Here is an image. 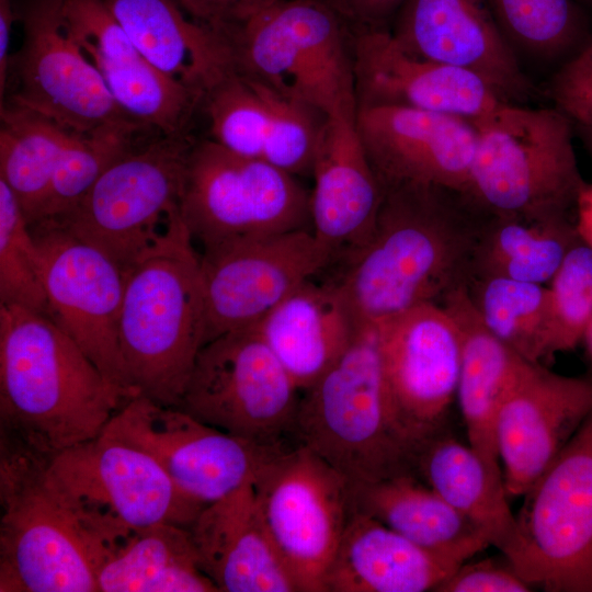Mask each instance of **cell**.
<instances>
[{"instance_id": "cell-37", "label": "cell", "mask_w": 592, "mask_h": 592, "mask_svg": "<svg viewBox=\"0 0 592 592\" xmlns=\"http://www.w3.org/2000/svg\"><path fill=\"white\" fill-rule=\"evenodd\" d=\"M502 34L520 58L557 68L592 39L574 0H486Z\"/></svg>"}, {"instance_id": "cell-23", "label": "cell", "mask_w": 592, "mask_h": 592, "mask_svg": "<svg viewBox=\"0 0 592 592\" xmlns=\"http://www.w3.org/2000/svg\"><path fill=\"white\" fill-rule=\"evenodd\" d=\"M357 107L398 105L480 119L503 101L478 76L406 52L386 29L351 42Z\"/></svg>"}, {"instance_id": "cell-40", "label": "cell", "mask_w": 592, "mask_h": 592, "mask_svg": "<svg viewBox=\"0 0 592 592\" xmlns=\"http://www.w3.org/2000/svg\"><path fill=\"white\" fill-rule=\"evenodd\" d=\"M547 286L550 357L576 349L592 318V248L579 238Z\"/></svg>"}, {"instance_id": "cell-3", "label": "cell", "mask_w": 592, "mask_h": 592, "mask_svg": "<svg viewBox=\"0 0 592 592\" xmlns=\"http://www.w3.org/2000/svg\"><path fill=\"white\" fill-rule=\"evenodd\" d=\"M118 334L132 387L179 407L205 342L200 257L185 225L124 273Z\"/></svg>"}, {"instance_id": "cell-32", "label": "cell", "mask_w": 592, "mask_h": 592, "mask_svg": "<svg viewBox=\"0 0 592 592\" xmlns=\"http://www.w3.org/2000/svg\"><path fill=\"white\" fill-rule=\"evenodd\" d=\"M99 592H218L202 571L189 527L136 528L96 573Z\"/></svg>"}, {"instance_id": "cell-24", "label": "cell", "mask_w": 592, "mask_h": 592, "mask_svg": "<svg viewBox=\"0 0 592 592\" xmlns=\"http://www.w3.org/2000/svg\"><path fill=\"white\" fill-rule=\"evenodd\" d=\"M355 118L327 116L311 170V231L339 269L368 241L383 198Z\"/></svg>"}, {"instance_id": "cell-9", "label": "cell", "mask_w": 592, "mask_h": 592, "mask_svg": "<svg viewBox=\"0 0 592 592\" xmlns=\"http://www.w3.org/2000/svg\"><path fill=\"white\" fill-rule=\"evenodd\" d=\"M264 160L238 155L213 139L194 143L185 166L180 209L203 250L311 229L310 193Z\"/></svg>"}, {"instance_id": "cell-14", "label": "cell", "mask_w": 592, "mask_h": 592, "mask_svg": "<svg viewBox=\"0 0 592 592\" xmlns=\"http://www.w3.org/2000/svg\"><path fill=\"white\" fill-rule=\"evenodd\" d=\"M102 433L147 453L184 494L203 505L253 481L285 446L238 437L141 395L128 400Z\"/></svg>"}, {"instance_id": "cell-12", "label": "cell", "mask_w": 592, "mask_h": 592, "mask_svg": "<svg viewBox=\"0 0 592 592\" xmlns=\"http://www.w3.org/2000/svg\"><path fill=\"white\" fill-rule=\"evenodd\" d=\"M522 497L516 571L547 592H592V411Z\"/></svg>"}, {"instance_id": "cell-45", "label": "cell", "mask_w": 592, "mask_h": 592, "mask_svg": "<svg viewBox=\"0 0 592 592\" xmlns=\"http://www.w3.org/2000/svg\"><path fill=\"white\" fill-rule=\"evenodd\" d=\"M357 31L385 29L405 0H320Z\"/></svg>"}, {"instance_id": "cell-36", "label": "cell", "mask_w": 592, "mask_h": 592, "mask_svg": "<svg viewBox=\"0 0 592 592\" xmlns=\"http://www.w3.org/2000/svg\"><path fill=\"white\" fill-rule=\"evenodd\" d=\"M466 288L477 315L493 335L528 361L548 358L547 285L485 276L470 278Z\"/></svg>"}, {"instance_id": "cell-17", "label": "cell", "mask_w": 592, "mask_h": 592, "mask_svg": "<svg viewBox=\"0 0 592 592\" xmlns=\"http://www.w3.org/2000/svg\"><path fill=\"white\" fill-rule=\"evenodd\" d=\"M49 317L104 376L132 396L119 345L124 273L105 253L52 220L30 225Z\"/></svg>"}, {"instance_id": "cell-39", "label": "cell", "mask_w": 592, "mask_h": 592, "mask_svg": "<svg viewBox=\"0 0 592 592\" xmlns=\"http://www.w3.org/2000/svg\"><path fill=\"white\" fill-rule=\"evenodd\" d=\"M0 305L49 316L39 252L11 189L0 179Z\"/></svg>"}, {"instance_id": "cell-33", "label": "cell", "mask_w": 592, "mask_h": 592, "mask_svg": "<svg viewBox=\"0 0 592 592\" xmlns=\"http://www.w3.org/2000/svg\"><path fill=\"white\" fill-rule=\"evenodd\" d=\"M579 238L574 215H490L475 248L469 280L497 276L547 285Z\"/></svg>"}, {"instance_id": "cell-7", "label": "cell", "mask_w": 592, "mask_h": 592, "mask_svg": "<svg viewBox=\"0 0 592 592\" xmlns=\"http://www.w3.org/2000/svg\"><path fill=\"white\" fill-rule=\"evenodd\" d=\"M215 33L227 46L232 70L327 116L356 117L344 23L320 0H283Z\"/></svg>"}, {"instance_id": "cell-5", "label": "cell", "mask_w": 592, "mask_h": 592, "mask_svg": "<svg viewBox=\"0 0 592 592\" xmlns=\"http://www.w3.org/2000/svg\"><path fill=\"white\" fill-rule=\"evenodd\" d=\"M300 397L294 433L349 487L415 474L392 424L376 326L358 327L335 363Z\"/></svg>"}, {"instance_id": "cell-25", "label": "cell", "mask_w": 592, "mask_h": 592, "mask_svg": "<svg viewBox=\"0 0 592 592\" xmlns=\"http://www.w3.org/2000/svg\"><path fill=\"white\" fill-rule=\"evenodd\" d=\"M189 530L218 592H299L264 526L253 481L204 506Z\"/></svg>"}, {"instance_id": "cell-42", "label": "cell", "mask_w": 592, "mask_h": 592, "mask_svg": "<svg viewBox=\"0 0 592 592\" xmlns=\"http://www.w3.org/2000/svg\"><path fill=\"white\" fill-rule=\"evenodd\" d=\"M546 94L574 126H592V39L555 68Z\"/></svg>"}, {"instance_id": "cell-4", "label": "cell", "mask_w": 592, "mask_h": 592, "mask_svg": "<svg viewBox=\"0 0 592 592\" xmlns=\"http://www.w3.org/2000/svg\"><path fill=\"white\" fill-rule=\"evenodd\" d=\"M49 458L0 433V591L99 592L106 548L55 483Z\"/></svg>"}, {"instance_id": "cell-30", "label": "cell", "mask_w": 592, "mask_h": 592, "mask_svg": "<svg viewBox=\"0 0 592 592\" xmlns=\"http://www.w3.org/2000/svg\"><path fill=\"white\" fill-rule=\"evenodd\" d=\"M136 49L153 66L204 93L231 67L227 46L190 21L179 0H102Z\"/></svg>"}, {"instance_id": "cell-43", "label": "cell", "mask_w": 592, "mask_h": 592, "mask_svg": "<svg viewBox=\"0 0 592 592\" xmlns=\"http://www.w3.org/2000/svg\"><path fill=\"white\" fill-rule=\"evenodd\" d=\"M534 588L503 558L465 561L435 591L437 592H528Z\"/></svg>"}, {"instance_id": "cell-27", "label": "cell", "mask_w": 592, "mask_h": 592, "mask_svg": "<svg viewBox=\"0 0 592 592\" xmlns=\"http://www.w3.org/2000/svg\"><path fill=\"white\" fill-rule=\"evenodd\" d=\"M253 327L301 391L335 363L357 330L334 282L312 278Z\"/></svg>"}, {"instance_id": "cell-50", "label": "cell", "mask_w": 592, "mask_h": 592, "mask_svg": "<svg viewBox=\"0 0 592 592\" xmlns=\"http://www.w3.org/2000/svg\"><path fill=\"white\" fill-rule=\"evenodd\" d=\"M582 1L592 9V0H582Z\"/></svg>"}, {"instance_id": "cell-10", "label": "cell", "mask_w": 592, "mask_h": 592, "mask_svg": "<svg viewBox=\"0 0 592 592\" xmlns=\"http://www.w3.org/2000/svg\"><path fill=\"white\" fill-rule=\"evenodd\" d=\"M49 470L107 557L132 531L161 523L190 527L206 506L184 494L147 453L103 433L52 456Z\"/></svg>"}, {"instance_id": "cell-11", "label": "cell", "mask_w": 592, "mask_h": 592, "mask_svg": "<svg viewBox=\"0 0 592 592\" xmlns=\"http://www.w3.org/2000/svg\"><path fill=\"white\" fill-rule=\"evenodd\" d=\"M300 392L252 326L202 346L178 408L238 437L282 446L294 433Z\"/></svg>"}, {"instance_id": "cell-2", "label": "cell", "mask_w": 592, "mask_h": 592, "mask_svg": "<svg viewBox=\"0 0 592 592\" xmlns=\"http://www.w3.org/2000/svg\"><path fill=\"white\" fill-rule=\"evenodd\" d=\"M134 397L49 316L0 305V433L52 457L101 435Z\"/></svg>"}, {"instance_id": "cell-35", "label": "cell", "mask_w": 592, "mask_h": 592, "mask_svg": "<svg viewBox=\"0 0 592 592\" xmlns=\"http://www.w3.org/2000/svg\"><path fill=\"white\" fill-rule=\"evenodd\" d=\"M86 56L128 116L164 136L185 135L194 111L203 101V91L171 77L143 56L122 61Z\"/></svg>"}, {"instance_id": "cell-41", "label": "cell", "mask_w": 592, "mask_h": 592, "mask_svg": "<svg viewBox=\"0 0 592 592\" xmlns=\"http://www.w3.org/2000/svg\"><path fill=\"white\" fill-rule=\"evenodd\" d=\"M64 16L86 55L133 60L141 55L102 0H65Z\"/></svg>"}, {"instance_id": "cell-22", "label": "cell", "mask_w": 592, "mask_h": 592, "mask_svg": "<svg viewBox=\"0 0 592 592\" xmlns=\"http://www.w3.org/2000/svg\"><path fill=\"white\" fill-rule=\"evenodd\" d=\"M355 126L382 185L418 182L465 193L477 132L460 116L398 105L358 106Z\"/></svg>"}, {"instance_id": "cell-18", "label": "cell", "mask_w": 592, "mask_h": 592, "mask_svg": "<svg viewBox=\"0 0 592 592\" xmlns=\"http://www.w3.org/2000/svg\"><path fill=\"white\" fill-rule=\"evenodd\" d=\"M332 265L311 229L238 240L200 255L205 342L257 325L293 291Z\"/></svg>"}, {"instance_id": "cell-29", "label": "cell", "mask_w": 592, "mask_h": 592, "mask_svg": "<svg viewBox=\"0 0 592 592\" xmlns=\"http://www.w3.org/2000/svg\"><path fill=\"white\" fill-rule=\"evenodd\" d=\"M455 570L376 519L352 511L326 592L435 591Z\"/></svg>"}, {"instance_id": "cell-34", "label": "cell", "mask_w": 592, "mask_h": 592, "mask_svg": "<svg viewBox=\"0 0 592 592\" xmlns=\"http://www.w3.org/2000/svg\"><path fill=\"white\" fill-rule=\"evenodd\" d=\"M0 179L13 192L31 225L48 195L71 132L12 103L0 106Z\"/></svg>"}, {"instance_id": "cell-28", "label": "cell", "mask_w": 592, "mask_h": 592, "mask_svg": "<svg viewBox=\"0 0 592 592\" xmlns=\"http://www.w3.org/2000/svg\"><path fill=\"white\" fill-rule=\"evenodd\" d=\"M351 508L367 514L456 570L492 546L488 533L415 474L350 487Z\"/></svg>"}, {"instance_id": "cell-31", "label": "cell", "mask_w": 592, "mask_h": 592, "mask_svg": "<svg viewBox=\"0 0 592 592\" xmlns=\"http://www.w3.org/2000/svg\"><path fill=\"white\" fill-rule=\"evenodd\" d=\"M415 475L446 503L481 526L510 561L520 548L516 515L504 483L469 446L444 431L415 455Z\"/></svg>"}, {"instance_id": "cell-16", "label": "cell", "mask_w": 592, "mask_h": 592, "mask_svg": "<svg viewBox=\"0 0 592 592\" xmlns=\"http://www.w3.org/2000/svg\"><path fill=\"white\" fill-rule=\"evenodd\" d=\"M65 0H29L19 12L23 43L10 58V103L73 133L133 119L114 101L98 69L72 37ZM8 82V81H7Z\"/></svg>"}, {"instance_id": "cell-47", "label": "cell", "mask_w": 592, "mask_h": 592, "mask_svg": "<svg viewBox=\"0 0 592 592\" xmlns=\"http://www.w3.org/2000/svg\"><path fill=\"white\" fill-rule=\"evenodd\" d=\"M576 228L580 239L592 248V183L584 182L574 206Z\"/></svg>"}, {"instance_id": "cell-44", "label": "cell", "mask_w": 592, "mask_h": 592, "mask_svg": "<svg viewBox=\"0 0 592 592\" xmlns=\"http://www.w3.org/2000/svg\"><path fill=\"white\" fill-rule=\"evenodd\" d=\"M283 0H179L193 21L214 32L237 25Z\"/></svg>"}, {"instance_id": "cell-8", "label": "cell", "mask_w": 592, "mask_h": 592, "mask_svg": "<svg viewBox=\"0 0 592 592\" xmlns=\"http://www.w3.org/2000/svg\"><path fill=\"white\" fill-rule=\"evenodd\" d=\"M186 135L132 147L67 213L50 219L105 253L125 273L184 225L180 198L193 146Z\"/></svg>"}, {"instance_id": "cell-20", "label": "cell", "mask_w": 592, "mask_h": 592, "mask_svg": "<svg viewBox=\"0 0 592 592\" xmlns=\"http://www.w3.org/2000/svg\"><path fill=\"white\" fill-rule=\"evenodd\" d=\"M592 411V375L566 376L530 362L501 403L497 449L505 492L522 497Z\"/></svg>"}, {"instance_id": "cell-19", "label": "cell", "mask_w": 592, "mask_h": 592, "mask_svg": "<svg viewBox=\"0 0 592 592\" xmlns=\"http://www.w3.org/2000/svg\"><path fill=\"white\" fill-rule=\"evenodd\" d=\"M390 32L409 54L469 71L505 102L539 94L486 0H405Z\"/></svg>"}, {"instance_id": "cell-46", "label": "cell", "mask_w": 592, "mask_h": 592, "mask_svg": "<svg viewBox=\"0 0 592 592\" xmlns=\"http://www.w3.org/2000/svg\"><path fill=\"white\" fill-rule=\"evenodd\" d=\"M16 15L10 0H0V104L3 103L8 81L10 33Z\"/></svg>"}, {"instance_id": "cell-21", "label": "cell", "mask_w": 592, "mask_h": 592, "mask_svg": "<svg viewBox=\"0 0 592 592\" xmlns=\"http://www.w3.org/2000/svg\"><path fill=\"white\" fill-rule=\"evenodd\" d=\"M212 139L294 175L311 173L327 115L230 70L204 94Z\"/></svg>"}, {"instance_id": "cell-13", "label": "cell", "mask_w": 592, "mask_h": 592, "mask_svg": "<svg viewBox=\"0 0 592 592\" xmlns=\"http://www.w3.org/2000/svg\"><path fill=\"white\" fill-rule=\"evenodd\" d=\"M258 509L299 592H326L350 519L348 481L301 444L277 449L253 480Z\"/></svg>"}, {"instance_id": "cell-38", "label": "cell", "mask_w": 592, "mask_h": 592, "mask_svg": "<svg viewBox=\"0 0 592 592\" xmlns=\"http://www.w3.org/2000/svg\"><path fill=\"white\" fill-rule=\"evenodd\" d=\"M144 127L146 126L135 119H125L100 126L89 133L71 132L48 195L34 223L55 218L70 210L103 171L134 146L133 136Z\"/></svg>"}, {"instance_id": "cell-6", "label": "cell", "mask_w": 592, "mask_h": 592, "mask_svg": "<svg viewBox=\"0 0 592 592\" xmlns=\"http://www.w3.org/2000/svg\"><path fill=\"white\" fill-rule=\"evenodd\" d=\"M475 157L464 193L489 215H574L581 177L572 122L559 110L503 102L471 122Z\"/></svg>"}, {"instance_id": "cell-26", "label": "cell", "mask_w": 592, "mask_h": 592, "mask_svg": "<svg viewBox=\"0 0 592 592\" xmlns=\"http://www.w3.org/2000/svg\"><path fill=\"white\" fill-rule=\"evenodd\" d=\"M458 325L462 361L456 399L468 445L491 476L503 482L497 449V420L502 401L530 362L493 335L482 323L466 285L441 303ZM504 483V482H503Z\"/></svg>"}, {"instance_id": "cell-1", "label": "cell", "mask_w": 592, "mask_h": 592, "mask_svg": "<svg viewBox=\"0 0 592 592\" xmlns=\"http://www.w3.org/2000/svg\"><path fill=\"white\" fill-rule=\"evenodd\" d=\"M365 246L331 280L356 327L379 325L467 285L490 216L464 193L418 183L383 184Z\"/></svg>"}, {"instance_id": "cell-15", "label": "cell", "mask_w": 592, "mask_h": 592, "mask_svg": "<svg viewBox=\"0 0 592 592\" xmlns=\"http://www.w3.org/2000/svg\"><path fill=\"white\" fill-rule=\"evenodd\" d=\"M376 327L392 424L415 457L445 431L460 372V331L449 311L434 303Z\"/></svg>"}, {"instance_id": "cell-49", "label": "cell", "mask_w": 592, "mask_h": 592, "mask_svg": "<svg viewBox=\"0 0 592 592\" xmlns=\"http://www.w3.org/2000/svg\"><path fill=\"white\" fill-rule=\"evenodd\" d=\"M581 343H583L584 350H585V355H587L590 364L592 365V318L590 319V321H589V323H588V326H587V328L584 330Z\"/></svg>"}, {"instance_id": "cell-48", "label": "cell", "mask_w": 592, "mask_h": 592, "mask_svg": "<svg viewBox=\"0 0 592 592\" xmlns=\"http://www.w3.org/2000/svg\"><path fill=\"white\" fill-rule=\"evenodd\" d=\"M576 136H578L583 144L591 161H592V126H574Z\"/></svg>"}]
</instances>
